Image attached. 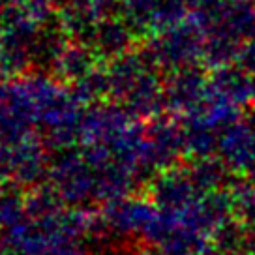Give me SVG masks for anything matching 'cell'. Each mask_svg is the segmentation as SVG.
I'll use <instances>...</instances> for the list:
<instances>
[{"instance_id": "5b68a950", "label": "cell", "mask_w": 255, "mask_h": 255, "mask_svg": "<svg viewBox=\"0 0 255 255\" xmlns=\"http://www.w3.org/2000/svg\"><path fill=\"white\" fill-rule=\"evenodd\" d=\"M193 255H214V254H207V252H199V254H193Z\"/></svg>"}, {"instance_id": "7a4b0ae2", "label": "cell", "mask_w": 255, "mask_h": 255, "mask_svg": "<svg viewBox=\"0 0 255 255\" xmlns=\"http://www.w3.org/2000/svg\"><path fill=\"white\" fill-rule=\"evenodd\" d=\"M190 176L193 184L199 188L203 193L216 191L227 188L231 169L222 161L220 156H208V158L195 159V163L190 169Z\"/></svg>"}, {"instance_id": "277c9868", "label": "cell", "mask_w": 255, "mask_h": 255, "mask_svg": "<svg viewBox=\"0 0 255 255\" xmlns=\"http://www.w3.org/2000/svg\"><path fill=\"white\" fill-rule=\"evenodd\" d=\"M225 255H255L254 252H248V250H239V252H233V254H225Z\"/></svg>"}, {"instance_id": "3957f363", "label": "cell", "mask_w": 255, "mask_h": 255, "mask_svg": "<svg viewBox=\"0 0 255 255\" xmlns=\"http://www.w3.org/2000/svg\"><path fill=\"white\" fill-rule=\"evenodd\" d=\"M233 199V214L244 227H255V184L237 180L229 184Z\"/></svg>"}, {"instance_id": "6da1fadb", "label": "cell", "mask_w": 255, "mask_h": 255, "mask_svg": "<svg viewBox=\"0 0 255 255\" xmlns=\"http://www.w3.org/2000/svg\"><path fill=\"white\" fill-rule=\"evenodd\" d=\"M218 156L231 173L248 175L255 167V129L246 126L227 128L218 139Z\"/></svg>"}]
</instances>
